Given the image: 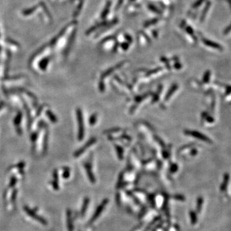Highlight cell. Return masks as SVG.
I'll return each mask as SVG.
<instances>
[{"mask_svg":"<svg viewBox=\"0 0 231 231\" xmlns=\"http://www.w3.org/2000/svg\"><path fill=\"white\" fill-rule=\"evenodd\" d=\"M77 120L78 123V138L79 141H82L84 137V125L83 114H82L81 109H78L76 110Z\"/></svg>","mask_w":231,"mask_h":231,"instance_id":"6da1fadb","label":"cell"},{"mask_svg":"<svg viewBox=\"0 0 231 231\" xmlns=\"http://www.w3.org/2000/svg\"><path fill=\"white\" fill-rule=\"evenodd\" d=\"M109 202V200L107 199H105L104 201H103L101 204H100V205L96 210V211H95L94 214L92 216V217L91 218V219L90 220V222L89 223H93L95 220H96L100 216V215L101 214V213L103 212V210H104L105 206H106V205L107 204V203Z\"/></svg>","mask_w":231,"mask_h":231,"instance_id":"7a4b0ae2","label":"cell"},{"mask_svg":"<svg viewBox=\"0 0 231 231\" xmlns=\"http://www.w3.org/2000/svg\"><path fill=\"white\" fill-rule=\"evenodd\" d=\"M24 209H25V211L27 213V214L30 216V217H32L33 219H35L36 220H38V222H39L40 223H42L44 225H46L47 224V222H46V221L42 218V217H40L38 216V215H37L36 214L35 212L33 211V210L30 209L28 208V207H24Z\"/></svg>","mask_w":231,"mask_h":231,"instance_id":"3957f363","label":"cell"},{"mask_svg":"<svg viewBox=\"0 0 231 231\" xmlns=\"http://www.w3.org/2000/svg\"><path fill=\"white\" fill-rule=\"evenodd\" d=\"M96 142V139L95 137H92L91 138V139H90L88 142H87L86 143V145H85L83 147H82L79 149L78 151H76L75 153H74V156L75 157H79L80 155H81L82 153H83L85 151H86L87 148H89L90 146H92L93 144H94Z\"/></svg>","mask_w":231,"mask_h":231,"instance_id":"277c9868","label":"cell"},{"mask_svg":"<svg viewBox=\"0 0 231 231\" xmlns=\"http://www.w3.org/2000/svg\"><path fill=\"white\" fill-rule=\"evenodd\" d=\"M85 168H86V170L87 171V175H88L89 181H91L92 183H94L96 182V179H95V177L93 175V173L92 171V167L91 166V164L89 163H86L84 164Z\"/></svg>","mask_w":231,"mask_h":231,"instance_id":"5b68a950","label":"cell"},{"mask_svg":"<svg viewBox=\"0 0 231 231\" xmlns=\"http://www.w3.org/2000/svg\"><path fill=\"white\" fill-rule=\"evenodd\" d=\"M184 132H185V133H186V135H189L193 136V137H194L198 138L199 139H202V140H204V141H207L206 137H205V136H204V135L201 134V133H199V132H196V131L186 130Z\"/></svg>","mask_w":231,"mask_h":231,"instance_id":"8992f818","label":"cell"},{"mask_svg":"<svg viewBox=\"0 0 231 231\" xmlns=\"http://www.w3.org/2000/svg\"><path fill=\"white\" fill-rule=\"evenodd\" d=\"M177 89H178V85L177 84H173V86L171 87V88L169 89V90L168 92V93L166 94V96H165V99L164 100L165 101H168V100L170 98V97L172 96V95L173 94V93L175 92Z\"/></svg>","mask_w":231,"mask_h":231,"instance_id":"52a82bcc","label":"cell"},{"mask_svg":"<svg viewBox=\"0 0 231 231\" xmlns=\"http://www.w3.org/2000/svg\"><path fill=\"white\" fill-rule=\"evenodd\" d=\"M89 204V199L88 198H85V200H84V204L82 207V210H81L82 215H84L85 214V212H86L87 207H88Z\"/></svg>","mask_w":231,"mask_h":231,"instance_id":"ba28073f","label":"cell"},{"mask_svg":"<svg viewBox=\"0 0 231 231\" xmlns=\"http://www.w3.org/2000/svg\"><path fill=\"white\" fill-rule=\"evenodd\" d=\"M68 227L69 231H73V223H72V219L71 216V212L70 211H68Z\"/></svg>","mask_w":231,"mask_h":231,"instance_id":"9c48e42d","label":"cell"},{"mask_svg":"<svg viewBox=\"0 0 231 231\" xmlns=\"http://www.w3.org/2000/svg\"><path fill=\"white\" fill-rule=\"evenodd\" d=\"M115 147L116 150V152L117 154V157H119V160H122L123 157V151H123V149L121 147V146L117 145H116Z\"/></svg>","mask_w":231,"mask_h":231,"instance_id":"30bf717a","label":"cell"},{"mask_svg":"<svg viewBox=\"0 0 231 231\" xmlns=\"http://www.w3.org/2000/svg\"><path fill=\"white\" fill-rule=\"evenodd\" d=\"M97 121V114L94 113L92 115H91V116L90 117L89 119V123L91 125H95V123Z\"/></svg>","mask_w":231,"mask_h":231,"instance_id":"8fae6325","label":"cell"},{"mask_svg":"<svg viewBox=\"0 0 231 231\" xmlns=\"http://www.w3.org/2000/svg\"><path fill=\"white\" fill-rule=\"evenodd\" d=\"M47 115H48V116L49 117V118H50L51 121L55 123V122L56 121H57V119H56V118L55 117V116L53 114V113L51 112L50 111H49V110H48V111H47Z\"/></svg>","mask_w":231,"mask_h":231,"instance_id":"7c38bea8","label":"cell"},{"mask_svg":"<svg viewBox=\"0 0 231 231\" xmlns=\"http://www.w3.org/2000/svg\"><path fill=\"white\" fill-rule=\"evenodd\" d=\"M190 216H191V222H192L193 224H194V223H196V214H194V212H191V213H190Z\"/></svg>","mask_w":231,"mask_h":231,"instance_id":"4fadbf2b","label":"cell"},{"mask_svg":"<svg viewBox=\"0 0 231 231\" xmlns=\"http://www.w3.org/2000/svg\"><path fill=\"white\" fill-rule=\"evenodd\" d=\"M177 170H178V166L176 164H171L170 167V171L171 173H175Z\"/></svg>","mask_w":231,"mask_h":231,"instance_id":"5bb4252c","label":"cell"},{"mask_svg":"<svg viewBox=\"0 0 231 231\" xmlns=\"http://www.w3.org/2000/svg\"><path fill=\"white\" fill-rule=\"evenodd\" d=\"M173 198L177 200H178V201H184L185 200V197L184 196H182V195L180 194L175 195V196H173Z\"/></svg>","mask_w":231,"mask_h":231,"instance_id":"9a60e30c","label":"cell"},{"mask_svg":"<svg viewBox=\"0 0 231 231\" xmlns=\"http://www.w3.org/2000/svg\"><path fill=\"white\" fill-rule=\"evenodd\" d=\"M21 120V114H20V113H19V114L17 116L16 118L15 119V121H14L15 125V124H16V125L19 124Z\"/></svg>","mask_w":231,"mask_h":231,"instance_id":"2e32d148","label":"cell"},{"mask_svg":"<svg viewBox=\"0 0 231 231\" xmlns=\"http://www.w3.org/2000/svg\"><path fill=\"white\" fill-rule=\"evenodd\" d=\"M99 89L101 92H104L105 91V84L104 82L100 81L99 83Z\"/></svg>","mask_w":231,"mask_h":231,"instance_id":"e0dca14e","label":"cell"},{"mask_svg":"<svg viewBox=\"0 0 231 231\" xmlns=\"http://www.w3.org/2000/svg\"><path fill=\"white\" fill-rule=\"evenodd\" d=\"M202 198H200L198 200V206H197L198 211H200V209L202 206Z\"/></svg>","mask_w":231,"mask_h":231,"instance_id":"ac0fdd59","label":"cell"},{"mask_svg":"<svg viewBox=\"0 0 231 231\" xmlns=\"http://www.w3.org/2000/svg\"><path fill=\"white\" fill-rule=\"evenodd\" d=\"M63 177H64V178H65V179L68 178V177H69V169H67V170L65 172H64V175H63Z\"/></svg>","mask_w":231,"mask_h":231,"instance_id":"d6986e66","label":"cell"},{"mask_svg":"<svg viewBox=\"0 0 231 231\" xmlns=\"http://www.w3.org/2000/svg\"><path fill=\"white\" fill-rule=\"evenodd\" d=\"M16 182H17V181H16V179H15V178H12V180H11V182H10V186L12 187L13 186H14V184H15V183H16Z\"/></svg>","mask_w":231,"mask_h":231,"instance_id":"ffe728a7","label":"cell"},{"mask_svg":"<svg viewBox=\"0 0 231 231\" xmlns=\"http://www.w3.org/2000/svg\"><path fill=\"white\" fill-rule=\"evenodd\" d=\"M3 106V104H0V109H1V108Z\"/></svg>","mask_w":231,"mask_h":231,"instance_id":"44dd1931","label":"cell"}]
</instances>
